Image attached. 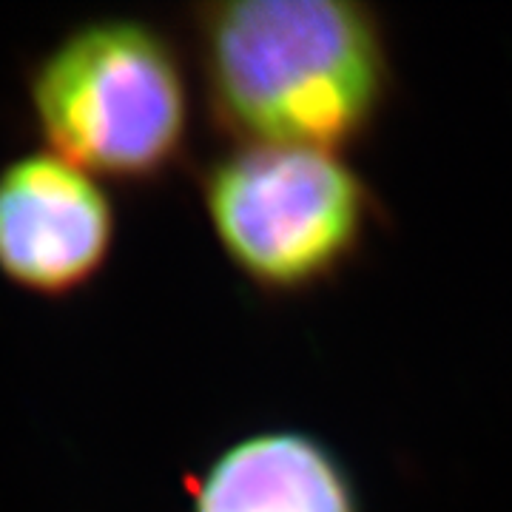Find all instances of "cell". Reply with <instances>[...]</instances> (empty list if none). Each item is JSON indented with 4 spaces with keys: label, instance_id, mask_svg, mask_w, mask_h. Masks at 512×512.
I'll use <instances>...</instances> for the list:
<instances>
[{
    "label": "cell",
    "instance_id": "obj_4",
    "mask_svg": "<svg viewBox=\"0 0 512 512\" xmlns=\"http://www.w3.org/2000/svg\"><path fill=\"white\" fill-rule=\"evenodd\" d=\"M117 211L109 188L55 151L0 168V276L40 299L89 288L109 265Z\"/></svg>",
    "mask_w": 512,
    "mask_h": 512
},
{
    "label": "cell",
    "instance_id": "obj_3",
    "mask_svg": "<svg viewBox=\"0 0 512 512\" xmlns=\"http://www.w3.org/2000/svg\"><path fill=\"white\" fill-rule=\"evenodd\" d=\"M202 211L225 259L268 296L325 288L362 256L379 200L322 148L231 146L202 171Z\"/></svg>",
    "mask_w": 512,
    "mask_h": 512
},
{
    "label": "cell",
    "instance_id": "obj_5",
    "mask_svg": "<svg viewBox=\"0 0 512 512\" xmlns=\"http://www.w3.org/2000/svg\"><path fill=\"white\" fill-rule=\"evenodd\" d=\"M194 512H362L345 461L302 430H259L228 444L191 495Z\"/></svg>",
    "mask_w": 512,
    "mask_h": 512
},
{
    "label": "cell",
    "instance_id": "obj_1",
    "mask_svg": "<svg viewBox=\"0 0 512 512\" xmlns=\"http://www.w3.org/2000/svg\"><path fill=\"white\" fill-rule=\"evenodd\" d=\"M211 126L234 146L348 151L393 94L382 15L359 0H217L191 9Z\"/></svg>",
    "mask_w": 512,
    "mask_h": 512
},
{
    "label": "cell",
    "instance_id": "obj_2",
    "mask_svg": "<svg viewBox=\"0 0 512 512\" xmlns=\"http://www.w3.org/2000/svg\"><path fill=\"white\" fill-rule=\"evenodd\" d=\"M26 94L49 151L103 183H160L188 154V66L148 20L74 26L37 57Z\"/></svg>",
    "mask_w": 512,
    "mask_h": 512
}]
</instances>
